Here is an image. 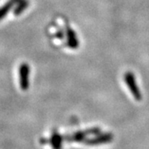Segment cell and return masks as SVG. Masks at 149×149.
Listing matches in <instances>:
<instances>
[{
	"label": "cell",
	"instance_id": "cell-2",
	"mask_svg": "<svg viewBox=\"0 0 149 149\" xmlns=\"http://www.w3.org/2000/svg\"><path fill=\"white\" fill-rule=\"evenodd\" d=\"M30 68L27 63H22L19 67V83L22 91H27L29 87Z\"/></svg>",
	"mask_w": 149,
	"mask_h": 149
},
{
	"label": "cell",
	"instance_id": "cell-3",
	"mask_svg": "<svg viewBox=\"0 0 149 149\" xmlns=\"http://www.w3.org/2000/svg\"><path fill=\"white\" fill-rule=\"evenodd\" d=\"M66 37H67V44L69 47L72 49H76L79 46V41L78 38L76 37V34L73 29L70 27L66 28Z\"/></svg>",
	"mask_w": 149,
	"mask_h": 149
},
{
	"label": "cell",
	"instance_id": "cell-4",
	"mask_svg": "<svg viewBox=\"0 0 149 149\" xmlns=\"http://www.w3.org/2000/svg\"><path fill=\"white\" fill-rule=\"evenodd\" d=\"M18 0H9L8 3L0 8V21L8 13V12L13 8V7L17 4Z\"/></svg>",
	"mask_w": 149,
	"mask_h": 149
},
{
	"label": "cell",
	"instance_id": "cell-6",
	"mask_svg": "<svg viewBox=\"0 0 149 149\" xmlns=\"http://www.w3.org/2000/svg\"><path fill=\"white\" fill-rule=\"evenodd\" d=\"M17 4V7L14 10V13L16 15H19L22 12L27 8V5H28V2L27 0H18Z\"/></svg>",
	"mask_w": 149,
	"mask_h": 149
},
{
	"label": "cell",
	"instance_id": "cell-5",
	"mask_svg": "<svg viewBox=\"0 0 149 149\" xmlns=\"http://www.w3.org/2000/svg\"><path fill=\"white\" fill-rule=\"evenodd\" d=\"M50 142L52 145L53 149H61V142H62V138L58 133H55L52 134V138L50 139Z\"/></svg>",
	"mask_w": 149,
	"mask_h": 149
},
{
	"label": "cell",
	"instance_id": "cell-1",
	"mask_svg": "<svg viewBox=\"0 0 149 149\" xmlns=\"http://www.w3.org/2000/svg\"><path fill=\"white\" fill-rule=\"evenodd\" d=\"M124 80H125L126 84L128 85V89H129V91H131V94L135 98V100H141L142 94H141V91L139 90V86L137 85V82L135 80L134 74L132 72L128 71L124 74Z\"/></svg>",
	"mask_w": 149,
	"mask_h": 149
}]
</instances>
